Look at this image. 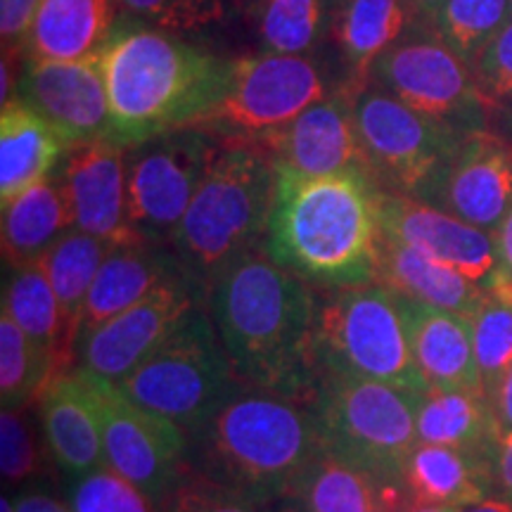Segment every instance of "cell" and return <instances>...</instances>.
I'll use <instances>...</instances> for the list:
<instances>
[{"label":"cell","mask_w":512,"mask_h":512,"mask_svg":"<svg viewBox=\"0 0 512 512\" xmlns=\"http://www.w3.org/2000/svg\"><path fill=\"white\" fill-rule=\"evenodd\" d=\"M211 320L247 387L311 401L323 377L316 287L254 249L219 273L207 294Z\"/></svg>","instance_id":"obj_1"},{"label":"cell","mask_w":512,"mask_h":512,"mask_svg":"<svg viewBox=\"0 0 512 512\" xmlns=\"http://www.w3.org/2000/svg\"><path fill=\"white\" fill-rule=\"evenodd\" d=\"M382 188L366 174L302 176L275 164L264 252L313 287L377 283Z\"/></svg>","instance_id":"obj_2"},{"label":"cell","mask_w":512,"mask_h":512,"mask_svg":"<svg viewBox=\"0 0 512 512\" xmlns=\"http://www.w3.org/2000/svg\"><path fill=\"white\" fill-rule=\"evenodd\" d=\"M323 451L309 401L242 384L188 434V465L261 505L290 496Z\"/></svg>","instance_id":"obj_3"},{"label":"cell","mask_w":512,"mask_h":512,"mask_svg":"<svg viewBox=\"0 0 512 512\" xmlns=\"http://www.w3.org/2000/svg\"><path fill=\"white\" fill-rule=\"evenodd\" d=\"M112 143L131 147L190 128L221 98L230 60L143 24H119L105 48Z\"/></svg>","instance_id":"obj_4"},{"label":"cell","mask_w":512,"mask_h":512,"mask_svg":"<svg viewBox=\"0 0 512 512\" xmlns=\"http://www.w3.org/2000/svg\"><path fill=\"white\" fill-rule=\"evenodd\" d=\"M275 164L252 145H221L207 178L178 223L171 252L185 278L207 297L235 259L264 245L273 207Z\"/></svg>","instance_id":"obj_5"},{"label":"cell","mask_w":512,"mask_h":512,"mask_svg":"<svg viewBox=\"0 0 512 512\" xmlns=\"http://www.w3.org/2000/svg\"><path fill=\"white\" fill-rule=\"evenodd\" d=\"M422 394L361 377L323 373L309 401L323 451L370 475L403 482L418 441Z\"/></svg>","instance_id":"obj_6"},{"label":"cell","mask_w":512,"mask_h":512,"mask_svg":"<svg viewBox=\"0 0 512 512\" xmlns=\"http://www.w3.org/2000/svg\"><path fill=\"white\" fill-rule=\"evenodd\" d=\"M114 384L140 408L171 420L185 434L207 422L242 387L214 320L200 306L136 370Z\"/></svg>","instance_id":"obj_7"},{"label":"cell","mask_w":512,"mask_h":512,"mask_svg":"<svg viewBox=\"0 0 512 512\" xmlns=\"http://www.w3.org/2000/svg\"><path fill=\"white\" fill-rule=\"evenodd\" d=\"M318 356L323 373L430 389L415 366L399 294L380 283L344 287L320 302Z\"/></svg>","instance_id":"obj_8"},{"label":"cell","mask_w":512,"mask_h":512,"mask_svg":"<svg viewBox=\"0 0 512 512\" xmlns=\"http://www.w3.org/2000/svg\"><path fill=\"white\" fill-rule=\"evenodd\" d=\"M325 98H330L328 83L309 57H238L230 60L221 98L190 128H200L221 145L256 147Z\"/></svg>","instance_id":"obj_9"},{"label":"cell","mask_w":512,"mask_h":512,"mask_svg":"<svg viewBox=\"0 0 512 512\" xmlns=\"http://www.w3.org/2000/svg\"><path fill=\"white\" fill-rule=\"evenodd\" d=\"M354 114L377 185L430 204L467 131L425 117L380 88L358 91Z\"/></svg>","instance_id":"obj_10"},{"label":"cell","mask_w":512,"mask_h":512,"mask_svg":"<svg viewBox=\"0 0 512 512\" xmlns=\"http://www.w3.org/2000/svg\"><path fill=\"white\" fill-rule=\"evenodd\" d=\"M221 143L200 128H178L126 147L128 219L145 242L169 245Z\"/></svg>","instance_id":"obj_11"},{"label":"cell","mask_w":512,"mask_h":512,"mask_svg":"<svg viewBox=\"0 0 512 512\" xmlns=\"http://www.w3.org/2000/svg\"><path fill=\"white\" fill-rule=\"evenodd\" d=\"M370 79L380 91L425 117L460 131L486 128V112L470 62L434 36L430 27L418 29L387 50L370 69Z\"/></svg>","instance_id":"obj_12"},{"label":"cell","mask_w":512,"mask_h":512,"mask_svg":"<svg viewBox=\"0 0 512 512\" xmlns=\"http://www.w3.org/2000/svg\"><path fill=\"white\" fill-rule=\"evenodd\" d=\"M79 373L98 411L105 463L162 505L188 463V434L171 420L140 408L114 382L86 370Z\"/></svg>","instance_id":"obj_13"},{"label":"cell","mask_w":512,"mask_h":512,"mask_svg":"<svg viewBox=\"0 0 512 512\" xmlns=\"http://www.w3.org/2000/svg\"><path fill=\"white\" fill-rule=\"evenodd\" d=\"M102 53L69 62L27 57L19 74L15 98L41 114L69 147L112 138V110Z\"/></svg>","instance_id":"obj_14"},{"label":"cell","mask_w":512,"mask_h":512,"mask_svg":"<svg viewBox=\"0 0 512 512\" xmlns=\"http://www.w3.org/2000/svg\"><path fill=\"white\" fill-rule=\"evenodd\" d=\"M200 299V292L185 278L159 285L131 309L83 337L76 344L74 368L121 382L181 325Z\"/></svg>","instance_id":"obj_15"},{"label":"cell","mask_w":512,"mask_h":512,"mask_svg":"<svg viewBox=\"0 0 512 512\" xmlns=\"http://www.w3.org/2000/svg\"><path fill=\"white\" fill-rule=\"evenodd\" d=\"M256 147L266 152L273 164L285 166L294 174H366L375 178L366 147L358 136L354 98L347 93L316 102Z\"/></svg>","instance_id":"obj_16"},{"label":"cell","mask_w":512,"mask_h":512,"mask_svg":"<svg viewBox=\"0 0 512 512\" xmlns=\"http://www.w3.org/2000/svg\"><path fill=\"white\" fill-rule=\"evenodd\" d=\"M380 228L387 238L432 256L439 264L456 268L484 290L496 275L498 252L494 233L472 226L434 204L382 190Z\"/></svg>","instance_id":"obj_17"},{"label":"cell","mask_w":512,"mask_h":512,"mask_svg":"<svg viewBox=\"0 0 512 512\" xmlns=\"http://www.w3.org/2000/svg\"><path fill=\"white\" fill-rule=\"evenodd\" d=\"M57 174L74 211V228L110 245L145 242L128 219L126 147L91 140L64 152Z\"/></svg>","instance_id":"obj_18"},{"label":"cell","mask_w":512,"mask_h":512,"mask_svg":"<svg viewBox=\"0 0 512 512\" xmlns=\"http://www.w3.org/2000/svg\"><path fill=\"white\" fill-rule=\"evenodd\" d=\"M430 204L496 233L512 207V140L491 128L467 131Z\"/></svg>","instance_id":"obj_19"},{"label":"cell","mask_w":512,"mask_h":512,"mask_svg":"<svg viewBox=\"0 0 512 512\" xmlns=\"http://www.w3.org/2000/svg\"><path fill=\"white\" fill-rule=\"evenodd\" d=\"M399 294V292H396ZM411 351L420 375L430 389H463L484 394L475 358L472 318L437 309L399 294Z\"/></svg>","instance_id":"obj_20"},{"label":"cell","mask_w":512,"mask_h":512,"mask_svg":"<svg viewBox=\"0 0 512 512\" xmlns=\"http://www.w3.org/2000/svg\"><path fill=\"white\" fill-rule=\"evenodd\" d=\"M36 403L43 439L62 472L81 477L107 465L98 411L79 370L53 377Z\"/></svg>","instance_id":"obj_21"},{"label":"cell","mask_w":512,"mask_h":512,"mask_svg":"<svg viewBox=\"0 0 512 512\" xmlns=\"http://www.w3.org/2000/svg\"><path fill=\"white\" fill-rule=\"evenodd\" d=\"M181 278H185V273L176 254L171 249H164V245L136 242V245L112 247L86 297L79 342L93 330H98L100 325H105L107 320L119 316L121 311L131 309L147 294L155 292L159 285Z\"/></svg>","instance_id":"obj_22"},{"label":"cell","mask_w":512,"mask_h":512,"mask_svg":"<svg viewBox=\"0 0 512 512\" xmlns=\"http://www.w3.org/2000/svg\"><path fill=\"white\" fill-rule=\"evenodd\" d=\"M306 512H408L406 484L370 475L320 451L292 486L290 496Z\"/></svg>","instance_id":"obj_23"},{"label":"cell","mask_w":512,"mask_h":512,"mask_svg":"<svg viewBox=\"0 0 512 512\" xmlns=\"http://www.w3.org/2000/svg\"><path fill=\"white\" fill-rule=\"evenodd\" d=\"M117 29L114 0H41L24 53L31 60H83L110 46Z\"/></svg>","instance_id":"obj_24"},{"label":"cell","mask_w":512,"mask_h":512,"mask_svg":"<svg viewBox=\"0 0 512 512\" xmlns=\"http://www.w3.org/2000/svg\"><path fill=\"white\" fill-rule=\"evenodd\" d=\"M377 283L403 294V297L418 299V302L467 318L475 316L489 294L482 285L472 283L456 268L439 264L432 256L401 245L387 235H382L380 242Z\"/></svg>","instance_id":"obj_25"},{"label":"cell","mask_w":512,"mask_h":512,"mask_svg":"<svg viewBox=\"0 0 512 512\" xmlns=\"http://www.w3.org/2000/svg\"><path fill=\"white\" fill-rule=\"evenodd\" d=\"M67 140L41 114L10 100L0 112V202L34 188L60 166Z\"/></svg>","instance_id":"obj_26"},{"label":"cell","mask_w":512,"mask_h":512,"mask_svg":"<svg viewBox=\"0 0 512 512\" xmlns=\"http://www.w3.org/2000/svg\"><path fill=\"white\" fill-rule=\"evenodd\" d=\"M74 228V211L57 169L3 204V259L10 268L38 264Z\"/></svg>","instance_id":"obj_27"},{"label":"cell","mask_w":512,"mask_h":512,"mask_svg":"<svg viewBox=\"0 0 512 512\" xmlns=\"http://www.w3.org/2000/svg\"><path fill=\"white\" fill-rule=\"evenodd\" d=\"M422 27L415 0H344L335 36L349 72L363 83L387 50Z\"/></svg>","instance_id":"obj_28"},{"label":"cell","mask_w":512,"mask_h":512,"mask_svg":"<svg viewBox=\"0 0 512 512\" xmlns=\"http://www.w3.org/2000/svg\"><path fill=\"white\" fill-rule=\"evenodd\" d=\"M494 479V458L475 456L458 448L418 444L408 456L403 484L413 503L420 505H463L484 501Z\"/></svg>","instance_id":"obj_29"},{"label":"cell","mask_w":512,"mask_h":512,"mask_svg":"<svg viewBox=\"0 0 512 512\" xmlns=\"http://www.w3.org/2000/svg\"><path fill=\"white\" fill-rule=\"evenodd\" d=\"M418 441L494 458L501 434L486 396L463 389H427L418 406Z\"/></svg>","instance_id":"obj_30"},{"label":"cell","mask_w":512,"mask_h":512,"mask_svg":"<svg viewBox=\"0 0 512 512\" xmlns=\"http://www.w3.org/2000/svg\"><path fill=\"white\" fill-rule=\"evenodd\" d=\"M3 311L53 358L57 375L74 370L76 349L69 342L60 302L41 264L12 268L3 287Z\"/></svg>","instance_id":"obj_31"},{"label":"cell","mask_w":512,"mask_h":512,"mask_svg":"<svg viewBox=\"0 0 512 512\" xmlns=\"http://www.w3.org/2000/svg\"><path fill=\"white\" fill-rule=\"evenodd\" d=\"M112 247L114 245H110V242L83 233L79 228H72L38 261L57 294L64 323H67L69 342L74 344V349L76 342H79L86 297L91 292V285L100 271L102 261L112 252Z\"/></svg>","instance_id":"obj_32"},{"label":"cell","mask_w":512,"mask_h":512,"mask_svg":"<svg viewBox=\"0 0 512 512\" xmlns=\"http://www.w3.org/2000/svg\"><path fill=\"white\" fill-rule=\"evenodd\" d=\"M332 0H259L256 27L264 53L306 55L330 29Z\"/></svg>","instance_id":"obj_33"},{"label":"cell","mask_w":512,"mask_h":512,"mask_svg":"<svg viewBox=\"0 0 512 512\" xmlns=\"http://www.w3.org/2000/svg\"><path fill=\"white\" fill-rule=\"evenodd\" d=\"M57 368L46 351L8 313H0V403L3 411H19L38 401Z\"/></svg>","instance_id":"obj_34"},{"label":"cell","mask_w":512,"mask_h":512,"mask_svg":"<svg viewBox=\"0 0 512 512\" xmlns=\"http://www.w3.org/2000/svg\"><path fill=\"white\" fill-rule=\"evenodd\" d=\"M510 19V0H444L427 27L472 67Z\"/></svg>","instance_id":"obj_35"},{"label":"cell","mask_w":512,"mask_h":512,"mask_svg":"<svg viewBox=\"0 0 512 512\" xmlns=\"http://www.w3.org/2000/svg\"><path fill=\"white\" fill-rule=\"evenodd\" d=\"M475 328V358L489 403L512 368V302L486 294L484 304L472 316Z\"/></svg>","instance_id":"obj_36"},{"label":"cell","mask_w":512,"mask_h":512,"mask_svg":"<svg viewBox=\"0 0 512 512\" xmlns=\"http://www.w3.org/2000/svg\"><path fill=\"white\" fill-rule=\"evenodd\" d=\"M479 100L489 124H512V19L472 62Z\"/></svg>","instance_id":"obj_37"},{"label":"cell","mask_w":512,"mask_h":512,"mask_svg":"<svg viewBox=\"0 0 512 512\" xmlns=\"http://www.w3.org/2000/svg\"><path fill=\"white\" fill-rule=\"evenodd\" d=\"M69 505L74 512H159V505L110 465L72 477Z\"/></svg>","instance_id":"obj_38"},{"label":"cell","mask_w":512,"mask_h":512,"mask_svg":"<svg viewBox=\"0 0 512 512\" xmlns=\"http://www.w3.org/2000/svg\"><path fill=\"white\" fill-rule=\"evenodd\" d=\"M266 508L268 505L214 482L185 463L181 477L159 505V512H266Z\"/></svg>","instance_id":"obj_39"},{"label":"cell","mask_w":512,"mask_h":512,"mask_svg":"<svg viewBox=\"0 0 512 512\" xmlns=\"http://www.w3.org/2000/svg\"><path fill=\"white\" fill-rule=\"evenodd\" d=\"M27 408L0 413V472L5 484H24L41 475L43 451Z\"/></svg>","instance_id":"obj_40"},{"label":"cell","mask_w":512,"mask_h":512,"mask_svg":"<svg viewBox=\"0 0 512 512\" xmlns=\"http://www.w3.org/2000/svg\"><path fill=\"white\" fill-rule=\"evenodd\" d=\"M131 15L157 29H197L219 17V0H117Z\"/></svg>","instance_id":"obj_41"},{"label":"cell","mask_w":512,"mask_h":512,"mask_svg":"<svg viewBox=\"0 0 512 512\" xmlns=\"http://www.w3.org/2000/svg\"><path fill=\"white\" fill-rule=\"evenodd\" d=\"M41 0H0V36L3 50H22L34 27Z\"/></svg>","instance_id":"obj_42"},{"label":"cell","mask_w":512,"mask_h":512,"mask_svg":"<svg viewBox=\"0 0 512 512\" xmlns=\"http://www.w3.org/2000/svg\"><path fill=\"white\" fill-rule=\"evenodd\" d=\"M496 238V252H498V268L496 275L491 278L486 292L496 294V297L510 299L512 302V207L498 230L494 233Z\"/></svg>","instance_id":"obj_43"},{"label":"cell","mask_w":512,"mask_h":512,"mask_svg":"<svg viewBox=\"0 0 512 512\" xmlns=\"http://www.w3.org/2000/svg\"><path fill=\"white\" fill-rule=\"evenodd\" d=\"M494 477L501 484L505 498L512 503V432L498 441L494 456Z\"/></svg>","instance_id":"obj_44"},{"label":"cell","mask_w":512,"mask_h":512,"mask_svg":"<svg viewBox=\"0 0 512 512\" xmlns=\"http://www.w3.org/2000/svg\"><path fill=\"white\" fill-rule=\"evenodd\" d=\"M491 408H494L496 415L498 434L505 437V434L512 432V368L505 375L501 387H498L494 401H491Z\"/></svg>","instance_id":"obj_45"},{"label":"cell","mask_w":512,"mask_h":512,"mask_svg":"<svg viewBox=\"0 0 512 512\" xmlns=\"http://www.w3.org/2000/svg\"><path fill=\"white\" fill-rule=\"evenodd\" d=\"M17 512H74L72 505H67L60 498L41 494V491H31V494L17 496L15 501Z\"/></svg>","instance_id":"obj_46"},{"label":"cell","mask_w":512,"mask_h":512,"mask_svg":"<svg viewBox=\"0 0 512 512\" xmlns=\"http://www.w3.org/2000/svg\"><path fill=\"white\" fill-rule=\"evenodd\" d=\"M458 512H512V503L508 501H479V503H470L458 508Z\"/></svg>","instance_id":"obj_47"},{"label":"cell","mask_w":512,"mask_h":512,"mask_svg":"<svg viewBox=\"0 0 512 512\" xmlns=\"http://www.w3.org/2000/svg\"><path fill=\"white\" fill-rule=\"evenodd\" d=\"M441 3H444V0H415V8H418L420 17L425 19V22H430L434 12L441 8Z\"/></svg>","instance_id":"obj_48"},{"label":"cell","mask_w":512,"mask_h":512,"mask_svg":"<svg viewBox=\"0 0 512 512\" xmlns=\"http://www.w3.org/2000/svg\"><path fill=\"white\" fill-rule=\"evenodd\" d=\"M275 510H271V505H268V512H306L302 505L297 501H292V498H280V501H275Z\"/></svg>","instance_id":"obj_49"},{"label":"cell","mask_w":512,"mask_h":512,"mask_svg":"<svg viewBox=\"0 0 512 512\" xmlns=\"http://www.w3.org/2000/svg\"><path fill=\"white\" fill-rule=\"evenodd\" d=\"M408 512H458V508H451V505H420L413 503Z\"/></svg>","instance_id":"obj_50"},{"label":"cell","mask_w":512,"mask_h":512,"mask_svg":"<svg viewBox=\"0 0 512 512\" xmlns=\"http://www.w3.org/2000/svg\"><path fill=\"white\" fill-rule=\"evenodd\" d=\"M0 512H17V510H15V503H12L8 496L0 498Z\"/></svg>","instance_id":"obj_51"},{"label":"cell","mask_w":512,"mask_h":512,"mask_svg":"<svg viewBox=\"0 0 512 512\" xmlns=\"http://www.w3.org/2000/svg\"><path fill=\"white\" fill-rule=\"evenodd\" d=\"M510 5H512V0H510Z\"/></svg>","instance_id":"obj_52"}]
</instances>
